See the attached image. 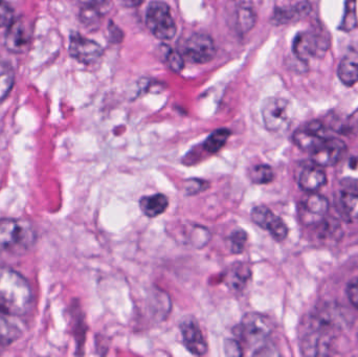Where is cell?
Masks as SVG:
<instances>
[{
	"label": "cell",
	"mask_w": 358,
	"mask_h": 357,
	"mask_svg": "<svg viewBox=\"0 0 358 357\" xmlns=\"http://www.w3.org/2000/svg\"><path fill=\"white\" fill-rule=\"evenodd\" d=\"M31 39V27L24 18H15L8 27L6 46L10 52H23Z\"/></svg>",
	"instance_id": "12"
},
{
	"label": "cell",
	"mask_w": 358,
	"mask_h": 357,
	"mask_svg": "<svg viewBox=\"0 0 358 357\" xmlns=\"http://www.w3.org/2000/svg\"><path fill=\"white\" fill-rule=\"evenodd\" d=\"M78 1L83 4L85 8H96V6L104 3L106 0H78Z\"/></svg>",
	"instance_id": "35"
},
{
	"label": "cell",
	"mask_w": 358,
	"mask_h": 357,
	"mask_svg": "<svg viewBox=\"0 0 358 357\" xmlns=\"http://www.w3.org/2000/svg\"><path fill=\"white\" fill-rule=\"evenodd\" d=\"M256 13L248 6H241L238 10L237 24L240 33H248L256 24Z\"/></svg>",
	"instance_id": "25"
},
{
	"label": "cell",
	"mask_w": 358,
	"mask_h": 357,
	"mask_svg": "<svg viewBox=\"0 0 358 357\" xmlns=\"http://www.w3.org/2000/svg\"><path fill=\"white\" fill-rule=\"evenodd\" d=\"M250 176L254 184H266L273 182V178H275V173H273L271 166L258 165L252 168Z\"/></svg>",
	"instance_id": "26"
},
{
	"label": "cell",
	"mask_w": 358,
	"mask_h": 357,
	"mask_svg": "<svg viewBox=\"0 0 358 357\" xmlns=\"http://www.w3.org/2000/svg\"><path fill=\"white\" fill-rule=\"evenodd\" d=\"M35 241L36 232L29 222L14 218L0 219V252L23 254Z\"/></svg>",
	"instance_id": "2"
},
{
	"label": "cell",
	"mask_w": 358,
	"mask_h": 357,
	"mask_svg": "<svg viewBox=\"0 0 358 357\" xmlns=\"http://www.w3.org/2000/svg\"><path fill=\"white\" fill-rule=\"evenodd\" d=\"M225 354L227 356H242L243 350H242L241 344L237 340H227L224 345Z\"/></svg>",
	"instance_id": "33"
},
{
	"label": "cell",
	"mask_w": 358,
	"mask_h": 357,
	"mask_svg": "<svg viewBox=\"0 0 358 357\" xmlns=\"http://www.w3.org/2000/svg\"><path fill=\"white\" fill-rule=\"evenodd\" d=\"M252 219L257 226L268 231L275 240L283 241L287 238L288 228L285 222L265 205H258L252 209Z\"/></svg>",
	"instance_id": "10"
},
{
	"label": "cell",
	"mask_w": 358,
	"mask_h": 357,
	"mask_svg": "<svg viewBox=\"0 0 358 357\" xmlns=\"http://www.w3.org/2000/svg\"><path fill=\"white\" fill-rule=\"evenodd\" d=\"M329 211V201L323 195L309 193L300 203V218L307 224H317Z\"/></svg>",
	"instance_id": "11"
},
{
	"label": "cell",
	"mask_w": 358,
	"mask_h": 357,
	"mask_svg": "<svg viewBox=\"0 0 358 357\" xmlns=\"http://www.w3.org/2000/svg\"><path fill=\"white\" fill-rule=\"evenodd\" d=\"M229 249L233 254L243 253L245 249L248 234L243 230L235 231L229 237Z\"/></svg>",
	"instance_id": "28"
},
{
	"label": "cell",
	"mask_w": 358,
	"mask_h": 357,
	"mask_svg": "<svg viewBox=\"0 0 358 357\" xmlns=\"http://www.w3.org/2000/svg\"><path fill=\"white\" fill-rule=\"evenodd\" d=\"M15 71L8 63L0 62V103L14 87Z\"/></svg>",
	"instance_id": "22"
},
{
	"label": "cell",
	"mask_w": 358,
	"mask_h": 357,
	"mask_svg": "<svg viewBox=\"0 0 358 357\" xmlns=\"http://www.w3.org/2000/svg\"><path fill=\"white\" fill-rule=\"evenodd\" d=\"M229 136H231V131L229 129L216 130L204 142V150L208 151L210 154H215L224 147Z\"/></svg>",
	"instance_id": "23"
},
{
	"label": "cell",
	"mask_w": 358,
	"mask_h": 357,
	"mask_svg": "<svg viewBox=\"0 0 358 357\" xmlns=\"http://www.w3.org/2000/svg\"><path fill=\"white\" fill-rule=\"evenodd\" d=\"M208 187H210V184L206 180L191 178V180H185V184H183V191H185V195L192 196V195L203 192Z\"/></svg>",
	"instance_id": "29"
},
{
	"label": "cell",
	"mask_w": 358,
	"mask_h": 357,
	"mask_svg": "<svg viewBox=\"0 0 358 357\" xmlns=\"http://www.w3.org/2000/svg\"><path fill=\"white\" fill-rule=\"evenodd\" d=\"M168 205H169V201L164 194L145 196L140 201V207L143 213L150 218L159 217V215L165 213Z\"/></svg>",
	"instance_id": "19"
},
{
	"label": "cell",
	"mask_w": 358,
	"mask_h": 357,
	"mask_svg": "<svg viewBox=\"0 0 358 357\" xmlns=\"http://www.w3.org/2000/svg\"><path fill=\"white\" fill-rule=\"evenodd\" d=\"M357 0H347L341 29L345 31H353L357 27Z\"/></svg>",
	"instance_id": "27"
},
{
	"label": "cell",
	"mask_w": 358,
	"mask_h": 357,
	"mask_svg": "<svg viewBox=\"0 0 358 357\" xmlns=\"http://www.w3.org/2000/svg\"><path fill=\"white\" fill-rule=\"evenodd\" d=\"M328 36L322 34L320 29L313 31H301L294 37L292 50L294 56L301 62L307 63L311 58L325 54L329 48Z\"/></svg>",
	"instance_id": "5"
},
{
	"label": "cell",
	"mask_w": 358,
	"mask_h": 357,
	"mask_svg": "<svg viewBox=\"0 0 358 357\" xmlns=\"http://www.w3.org/2000/svg\"><path fill=\"white\" fill-rule=\"evenodd\" d=\"M341 133L352 134L358 132V110L353 113L351 117L340 127Z\"/></svg>",
	"instance_id": "32"
},
{
	"label": "cell",
	"mask_w": 358,
	"mask_h": 357,
	"mask_svg": "<svg viewBox=\"0 0 358 357\" xmlns=\"http://www.w3.org/2000/svg\"><path fill=\"white\" fill-rule=\"evenodd\" d=\"M346 151L347 146L343 140L326 138L317 148L311 151V159L315 165L331 167L341 163Z\"/></svg>",
	"instance_id": "9"
},
{
	"label": "cell",
	"mask_w": 358,
	"mask_h": 357,
	"mask_svg": "<svg viewBox=\"0 0 358 357\" xmlns=\"http://www.w3.org/2000/svg\"><path fill=\"white\" fill-rule=\"evenodd\" d=\"M20 331L10 324L4 316H0V347H6L18 340Z\"/></svg>",
	"instance_id": "24"
},
{
	"label": "cell",
	"mask_w": 358,
	"mask_h": 357,
	"mask_svg": "<svg viewBox=\"0 0 358 357\" xmlns=\"http://www.w3.org/2000/svg\"><path fill=\"white\" fill-rule=\"evenodd\" d=\"M33 293L24 277L12 268L0 266V312L22 316L31 309Z\"/></svg>",
	"instance_id": "1"
},
{
	"label": "cell",
	"mask_w": 358,
	"mask_h": 357,
	"mask_svg": "<svg viewBox=\"0 0 358 357\" xmlns=\"http://www.w3.org/2000/svg\"><path fill=\"white\" fill-rule=\"evenodd\" d=\"M250 278V268L248 264L238 262L231 266L227 275V283L229 289L242 291Z\"/></svg>",
	"instance_id": "21"
},
{
	"label": "cell",
	"mask_w": 358,
	"mask_h": 357,
	"mask_svg": "<svg viewBox=\"0 0 358 357\" xmlns=\"http://www.w3.org/2000/svg\"><path fill=\"white\" fill-rule=\"evenodd\" d=\"M109 33L113 36V41H121L122 36L117 35V34H122V31L117 27V25L113 24V23L111 24L110 23V25H109Z\"/></svg>",
	"instance_id": "36"
},
{
	"label": "cell",
	"mask_w": 358,
	"mask_h": 357,
	"mask_svg": "<svg viewBox=\"0 0 358 357\" xmlns=\"http://www.w3.org/2000/svg\"><path fill=\"white\" fill-rule=\"evenodd\" d=\"M69 54L78 62L92 65L102 58L104 50L98 42L76 33L71 36Z\"/></svg>",
	"instance_id": "8"
},
{
	"label": "cell",
	"mask_w": 358,
	"mask_h": 357,
	"mask_svg": "<svg viewBox=\"0 0 358 357\" xmlns=\"http://www.w3.org/2000/svg\"><path fill=\"white\" fill-rule=\"evenodd\" d=\"M338 78L344 85L352 87L358 82V50H349L338 69Z\"/></svg>",
	"instance_id": "17"
},
{
	"label": "cell",
	"mask_w": 358,
	"mask_h": 357,
	"mask_svg": "<svg viewBox=\"0 0 358 357\" xmlns=\"http://www.w3.org/2000/svg\"><path fill=\"white\" fill-rule=\"evenodd\" d=\"M336 177L345 191L358 194V156L341 161Z\"/></svg>",
	"instance_id": "16"
},
{
	"label": "cell",
	"mask_w": 358,
	"mask_h": 357,
	"mask_svg": "<svg viewBox=\"0 0 358 357\" xmlns=\"http://www.w3.org/2000/svg\"><path fill=\"white\" fill-rule=\"evenodd\" d=\"M166 63L171 71L180 73L185 68V60L178 50H169L166 54Z\"/></svg>",
	"instance_id": "30"
},
{
	"label": "cell",
	"mask_w": 358,
	"mask_h": 357,
	"mask_svg": "<svg viewBox=\"0 0 358 357\" xmlns=\"http://www.w3.org/2000/svg\"><path fill=\"white\" fill-rule=\"evenodd\" d=\"M183 344L189 354L201 356L208 352V344L202 335L199 324L194 318H185L180 324Z\"/></svg>",
	"instance_id": "13"
},
{
	"label": "cell",
	"mask_w": 358,
	"mask_h": 357,
	"mask_svg": "<svg viewBox=\"0 0 358 357\" xmlns=\"http://www.w3.org/2000/svg\"><path fill=\"white\" fill-rule=\"evenodd\" d=\"M124 4L129 8H136V6H141L144 2V0H123Z\"/></svg>",
	"instance_id": "37"
},
{
	"label": "cell",
	"mask_w": 358,
	"mask_h": 357,
	"mask_svg": "<svg viewBox=\"0 0 358 357\" xmlns=\"http://www.w3.org/2000/svg\"><path fill=\"white\" fill-rule=\"evenodd\" d=\"M262 117L265 127L271 132L287 129L292 122V110L288 101L282 98L266 99L262 105Z\"/></svg>",
	"instance_id": "6"
},
{
	"label": "cell",
	"mask_w": 358,
	"mask_h": 357,
	"mask_svg": "<svg viewBox=\"0 0 358 357\" xmlns=\"http://www.w3.org/2000/svg\"><path fill=\"white\" fill-rule=\"evenodd\" d=\"M338 210L345 219L353 224H358V194L343 191L338 197Z\"/></svg>",
	"instance_id": "20"
},
{
	"label": "cell",
	"mask_w": 358,
	"mask_h": 357,
	"mask_svg": "<svg viewBox=\"0 0 358 357\" xmlns=\"http://www.w3.org/2000/svg\"><path fill=\"white\" fill-rule=\"evenodd\" d=\"M14 19L12 6L4 0H0V27H8Z\"/></svg>",
	"instance_id": "31"
},
{
	"label": "cell",
	"mask_w": 358,
	"mask_h": 357,
	"mask_svg": "<svg viewBox=\"0 0 358 357\" xmlns=\"http://www.w3.org/2000/svg\"><path fill=\"white\" fill-rule=\"evenodd\" d=\"M347 295L351 304L358 310V279L353 280L347 289Z\"/></svg>",
	"instance_id": "34"
},
{
	"label": "cell",
	"mask_w": 358,
	"mask_h": 357,
	"mask_svg": "<svg viewBox=\"0 0 358 357\" xmlns=\"http://www.w3.org/2000/svg\"><path fill=\"white\" fill-rule=\"evenodd\" d=\"M311 4L308 1H301L294 6L277 8L271 16V22L275 25H286L296 23L306 18L310 14Z\"/></svg>",
	"instance_id": "15"
},
{
	"label": "cell",
	"mask_w": 358,
	"mask_h": 357,
	"mask_svg": "<svg viewBox=\"0 0 358 357\" xmlns=\"http://www.w3.org/2000/svg\"><path fill=\"white\" fill-rule=\"evenodd\" d=\"M183 54L191 62L197 64L210 62L216 54L214 40L204 34H194L185 41Z\"/></svg>",
	"instance_id": "7"
},
{
	"label": "cell",
	"mask_w": 358,
	"mask_h": 357,
	"mask_svg": "<svg viewBox=\"0 0 358 357\" xmlns=\"http://www.w3.org/2000/svg\"><path fill=\"white\" fill-rule=\"evenodd\" d=\"M327 184V175L317 167H307L301 172L299 184L308 193H315Z\"/></svg>",
	"instance_id": "18"
},
{
	"label": "cell",
	"mask_w": 358,
	"mask_h": 357,
	"mask_svg": "<svg viewBox=\"0 0 358 357\" xmlns=\"http://www.w3.org/2000/svg\"><path fill=\"white\" fill-rule=\"evenodd\" d=\"M146 24L151 33L163 41L173 39L178 31L170 6L163 1H153L149 4L146 12Z\"/></svg>",
	"instance_id": "4"
},
{
	"label": "cell",
	"mask_w": 358,
	"mask_h": 357,
	"mask_svg": "<svg viewBox=\"0 0 358 357\" xmlns=\"http://www.w3.org/2000/svg\"><path fill=\"white\" fill-rule=\"evenodd\" d=\"M238 331L242 342L252 347H257L256 351H258L267 345L273 331V325L271 319L265 314L248 312L242 319Z\"/></svg>",
	"instance_id": "3"
},
{
	"label": "cell",
	"mask_w": 358,
	"mask_h": 357,
	"mask_svg": "<svg viewBox=\"0 0 358 357\" xmlns=\"http://www.w3.org/2000/svg\"><path fill=\"white\" fill-rule=\"evenodd\" d=\"M325 138L323 124L317 121L310 122L304 127L296 130L292 136L294 144L308 152L317 148Z\"/></svg>",
	"instance_id": "14"
}]
</instances>
